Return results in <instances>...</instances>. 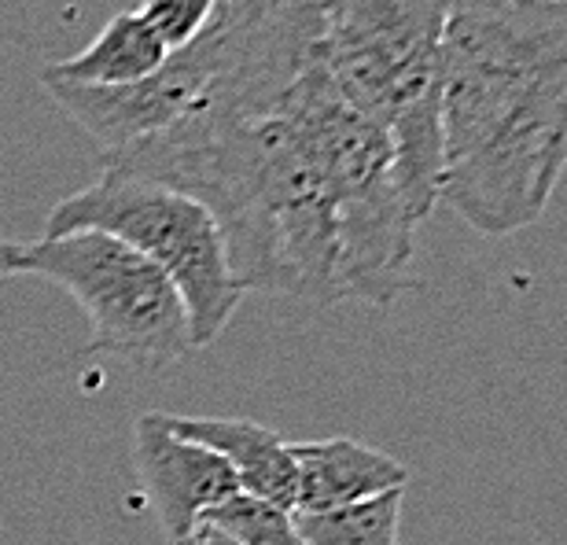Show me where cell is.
Returning a JSON list of instances; mask_svg holds the SVG:
<instances>
[{
  "mask_svg": "<svg viewBox=\"0 0 567 545\" xmlns=\"http://www.w3.org/2000/svg\"><path fill=\"white\" fill-rule=\"evenodd\" d=\"M567 169V0H446L442 192L475 233L542 222Z\"/></svg>",
  "mask_w": 567,
  "mask_h": 545,
  "instance_id": "obj_1",
  "label": "cell"
},
{
  "mask_svg": "<svg viewBox=\"0 0 567 545\" xmlns=\"http://www.w3.org/2000/svg\"><path fill=\"white\" fill-rule=\"evenodd\" d=\"M324 19L328 0H221L207 30L137 85L89 89L41 78V89L107 155L144 136L274 104L321 55Z\"/></svg>",
  "mask_w": 567,
  "mask_h": 545,
  "instance_id": "obj_2",
  "label": "cell"
},
{
  "mask_svg": "<svg viewBox=\"0 0 567 545\" xmlns=\"http://www.w3.org/2000/svg\"><path fill=\"white\" fill-rule=\"evenodd\" d=\"M446 0H328L324 63L336 89L391 136L394 177L421 225L442 192Z\"/></svg>",
  "mask_w": 567,
  "mask_h": 545,
  "instance_id": "obj_3",
  "label": "cell"
},
{
  "mask_svg": "<svg viewBox=\"0 0 567 545\" xmlns=\"http://www.w3.org/2000/svg\"><path fill=\"white\" fill-rule=\"evenodd\" d=\"M104 233L144 255L181 291L192 325V343H214L244 302L229 247L214 214L177 188L104 169L93 185L60 199L49 210L44 236Z\"/></svg>",
  "mask_w": 567,
  "mask_h": 545,
  "instance_id": "obj_4",
  "label": "cell"
},
{
  "mask_svg": "<svg viewBox=\"0 0 567 545\" xmlns=\"http://www.w3.org/2000/svg\"><path fill=\"white\" fill-rule=\"evenodd\" d=\"M22 272L52 280L82 306L93 328L85 354L126 358L141 369H166L196 350L181 291L166 272H158L115 236H41L22 244Z\"/></svg>",
  "mask_w": 567,
  "mask_h": 545,
  "instance_id": "obj_5",
  "label": "cell"
},
{
  "mask_svg": "<svg viewBox=\"0 0 567 545\" xmlns=\"http://www.w3.org/2000/svg\"><path fill=\"white\" fill-rule=\"evenodd\" d=\"M133 464L152 497L158 527L169 542L188 538L199 520L240 494L236 472L214 450L166 428L163 413H144L133 424Z\"/></svg>",
  "mask_w": 567,
  "mask_h": 545,
  "instance_id": "obj_6",
  "label": "cell"
},
{
  "mask_svg": "<svg viewBox=\"0 0 567 545\" xmlns=\"http://www.w3.org/2000/svg\"><path fill=\"white\" fill-rule=\"evenodd\" d=\"M295 461V516L336 513L388 491H405L410 472L391 453L358 439L291 442Z\"/></svg>",
  "mask_w": 567,
  "mask_h": 545,
  "instance_id": "obj_7",
  "label": "cell"
},
{
  "mask_svg": "<svg viewBox=\"0 0 567 545\" xmlns=\"http://www.w3.org/2000/svg\"><path fill=\"white\" fill-rule=\"evenodd\" d=\"M166 428L177 431L199 446L214 450L236 472L240 494L262 497L295 513V461L291 442H284L274 428L255 420H225V417H177L163 413Z\"/></svg>",
  "mask_w": 567,
  "mask_h": 545,
  "instance_id": "obj_8",
  "label": "cell"
},
{
  "mask_svg": "<svg viewBox=\"0 0 567 545\" xmlns=\"http://www.w3.org/2000/svg\"><path fill=\"white\" fill-rule=\"evenodd\" d=\"M169 49L141 19V11H118L82 52L41 71L44 82L89 85V89H126L152 78L166 63Z\"/></svg>",
  "mask_w": 567,
  "mask_h": 545,
  "instance_id": "obj_9",
  "label": "cell"
},
{
  "mask_svg": "<svg viewBox=\"0 0 567 545\" xmlns=\"http://www.w3.org/2000/svg\"><path fill=\"white\" fill-rule=\"evenodd\" d=\"M405 491H388L336 513L295 516L306 545H399Z\"/></svg>",
  "mask_w": 567,
  "mask_h": 545,
  "instance_id": "obj_10",
  "label": "cell"
},
{
  "mask_svg": "<svg viewBox=\"0 0 567 545\" xmlns=\"http://www.w3.org/2000/svg\"><path fill=\"white\" fill-rule=\"evenodd\" d=\"M199 524L221 531L236 545H306L295 527V513L251 494H233L229 502L210 508Z\"/></svg>",
  "mask_w": 567,
  "mask_h": 545,
  "instance_id": "obj_11",
  "label": "cell"
},
{
  "mask_svg": "<svg viewBox=\"0 0 567 545\" xmlns=\"http://www.w3.org/2000/svg\"><path fill=\"white\" fill-rule=\"evenodd\" d=\"M218 4L221 0H144L137 11L147 27L163 38L166 49L177 52L207 30V22L214 19Z\"/></svg>",
  "mask_w": 567,
  "mask_h": 545,
  "instance_id": "obj_12",
  "label": "cell"
},
{
  "mask_svg": "<svg viewBox=\"0 0 567 545\" xmlns=\"http://www.w3.org/2000/svg\"><path fill=\"white\" fill-rule=\"evenodd\" d=\"M22 272V244L0 240V277H16Z\"/></svg>",
  "mask_w": 567,
  "mask_h": 545,
  "instance_id": "obj_13",
  "label": "cell"
},
{
  "mask_svg": "<svg viewBox=\"0 0 567 545\" xmlns=\"http://www.w3.org/2000/svg\"><path fill=\"white\" fill-rule=\"evenodd\" d=\"M192 535H196L199 545H236L233 538H225L221 531H214V527H207V524H199L196 531H192Z\"/></svg>",
  "mask_w": 567,
  "mask_h": 545,
  "instance_id": "obj_14",
  "label": "cell"
},
{
  "mask_svg": "<svg viewBox=\"0 0 567 545\" xmlns=\"http://www.w3.org/2000/svg\"><path fill=\"white\" fill-rule=\"evenodd\" d=\"M169 545H199L196 535H188V538H181V542H169Z\"/></svg>",
  "mask_w": 567,
  "mask_h": 545,
  "instance_id": "obj_15",
  "label": "cell"
},
{
  "mask_svg": "<svg viewBox=\"0 0 567 545\" xmlns=\"http://www.w3.org/2000/svg\"><path fill=\"white\" fill-rule=\"evenodd\" d=\"M225 4H233V0H225Z\"/></svg>",
  "mask_w": 567,
  "mask_h": 545,
  "instance_id": "obj_16",
  "label": "cell"
}]
</instances>
